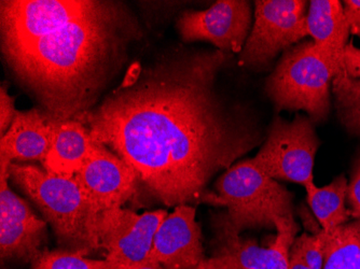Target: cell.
<instances>
[{"mask_svg": "<svg viewBox=\"0 0 360 269\" xmlns=\"http://www.w3.org/2000/svg\"><path fill=\"white\" fill-rule=\"evenodd\" d=\"M231 58L217 48H165L129 67L118 86L75 120L163 205L212 202V178L266 139L256 113L220 88Z\"/></svg>", "mask_w": 360, "mask_h": 269, "instance_id": "1", "label": "cell"}, {"mask_svg": "<svg viewBox=\"0 0 360 269\" xmlns=\"http://www.w3.org/2000/svg\"><path fill=\"white\" fill-rule=\"evenodd\" d=\"M136 14L117 0H82L74 16L39 37L0 40L11 76L56 120L100 104L143 38Z\"/></svg>", "mask_w": 360, "mask_h": 269, "instance_id": "2", "label": "cell"}, {"mask_svg": "<svg viewBox=\"0 0 360 269\" xmlns=\"http://www.w3.org/2000/svg\"><path fill=\"white\" fill-rule=\"evenodd\" d=\"M12 181L34 202L66 250L84 254L100 248L93 235L91 209L76 177H60L35 165L11 163Z\"/></svg>", "mask_w": 360, "mask_h": 269, "instance_id": "3", "label": "cell"}, {"mask_svg": "<svg viewBox=\"0 0 360 269\" xmlns=\"http://www.w3.org/2000/svg\"><path fill=\"white\" fill-rule=\"evenodd\" d=\"M214 204L228 209L230 221L240 232L272 228L282 218H293L292 195L276 180L244 159L226 169L216 181Z\"/></svg>", "mask_w": 360, "mask_h": 269, "instance_id": "4", "label": "cell"}, {"mask_svg": "<svg viewBox=\"0 0 360 269\" xmlns=\"http://www.w3.org/2000/svg\"><path fill=\"white\" fill-rule=\"evenodd\" d=\"M333 79V70L309 40L284 52L266 79V93L277 111L302 110L317 124L328 117Z\"/></svg>", "mask_w": 360, "mask_h": 269, "instance_id": "5", "label": "cell"}, {"mask_svg": "<svg viewBox=\"0 0 360 269\" xmlns=\"http://www.w3.org/2000/svg\"><path fill=\"white\" fill-rule=\"evenodd\" d=\"M319 147L315 124L309 117L297 115L290 122L276 117L252 163L273 179L305 187L314 182L313 167Z\"/></svg>", "mask_w": 360, "mask_h": 269, "instance_id": "6", "label": "cell"}, {"mask_svg": "<svg viewBox=\"0 0 360 269\" xmlns=\"http://www.w3.org/2000/svg\"><path fill=\"white\" fill-rule=\"evenodd\" d=\"M276 237L272 246L260 247L243 238L226 212L212 216L214 240L212 256L199 269H288L289 251L298 232L295 218H282L275 223Z\"/></svg>", "mask_w": 360, "mask_h": 269, "instance_id": "7", "label": "cell"}, {"mask_svg": "<svg viewBox=\"0 0 360 269\" xmlns=\"http://www.w3.org/2000/svg\"><path fill=\"white\" fill-rule=\"evenodd\" d=\"M307 7L303 0L255 1L254 25L240 53V66L266 68L281 52L309 36Z\"/></svg>", "mask_w": 360, "mask_h": 269, "instance_id": "8", "label": "cell"}, {"mask_svg": "<svg viewBox=\"0 0 360 269\" xmlns=\"http://www.w3.org/2000/svg\"><path fill=\"white\" fill-rule=\"evenodd\" d=\"M167 210L137 214L132 210L115 208L97 218L96 238L106 251V260L118 264H136L150 261L153 240Z\"/></svg>", "mask_w": 360, "mask_h": 269, "instance_id": "9", "label": "cell"}, {"mask_svg": "<svg viewBox=\"0 0 360 269\" xmlns=\"http://www.w3.org/2000/svg\"><path fill=\"white\" fill-rule=\"evenodd\" d=\"M252 5L245 0H219L203 11H185L176 27L187 44L208 41L219 51L240 54L252 30Z\"/></svg>", "mask_w": 360, "mask_h": 269, "instance_id": "10", "label": "cell"}, {"mask_svg": "<svg viewBox=\"0 0 360 269\" xmlns=\"http://www.w3.org/2000/svg\"><path fill=\"white\" fill-rule=\"evenodd\" d=\"M75 177L90 205L93 235L98 244L95 232L97 218L107 210L121 208L132 197L136 192L139 177L129 164L97 143L94 152Z\"/></svg>", "mask_w": 360, "mask_h": 269, "instance_id": "11", "label": "cell"}, {"mask_svg": "<svg viewBox=\"0 0 360 269\" xmlns=\"http://www.w3.org/2000/svg\"><path fill=\"white\" fill-rule=\"evenodd\" d=\"M0 252L3 258L34 261L41 252L46 224L10 189L11 162L0 159Z\"/></svg>", "mask_w": 360, "mask_h": 269, "instance_id": "12", "label": "cell"}, {"mask_svg": "<svg viewBox=\"0 0 360 269\" xmlns=\"http://www.w3.org/2000/svg\"><path fill=\"white\" fill-rule=\"evenodd\" d=\"M195 214L190 205L177 206L167 214L155 232L150 261L165 269H199L206 258Z\"/></svg>", "mask_w": 360, "mask_h": 269, "instance_id": "13", "label": "cell"}, {"mask_svg": "<svg viewBox=\"0 0 360 269\" xmlns=\"http://www.w3.org/2000/svg\"><path fill=\"white\" fill-rule=\"evenodd\" d=\"M56 131V119L41 108L18 111L7 133L0 139V157L13 163L39 161L44 163L51 150Z\"/></svg>", "mask_w": 360, "mask_h": 269, "instance_id": "14", "label": "cell"}, {"mask_svg": "<svg viewBox=\"0 0 360 269\" xmlns=\"http://www.w3.org/2000/svg\"><path fill=\"white\" fill-rule=\"evenodd\" d=\"M307 25L315 50L330 67L333 77L345 70V50L351 32L341 1H309Z\"/></svg>", "mask_w": 360, "mask_h": 269, "instance_id": "15", "label": "cell"}, {"mask_svg": "<svg viewBox=\"0 0 360 269\" xmlns=\"http://www.w3.org/2000/svg\"><path fill=\"white\" fill-rule=\"evenodd\" d=\"M90 129L78 120H56L53 143L44 159L48 173L75 177L94 152Z\"/></svg>", "mask_w": 360, "mask_h": 269, "instance_id": "16", "label": "cell"}, {"mask_svg": "<svg viewBox=\"0 0 360 269\" xmlns=\"http://www.w3.org/2000/svg\"><path fill=\"white\" fill-rule=\"evenodd\" d=\"M347 189L349 183L343 175L323 188H317L314 182L305 185L307 203L325 232H330L349 220L351 214L345 207Z\"/></svg>", "mask_w": 360, "mask_h": 269, "instance_id": "17", "label": "cell"}, {"mask_svg": "<svg viewBox=\"0 0 360 269\" xmlns=\"http://www.w3.org/2000/svg\"><path fill=\"white\" fill-rule=\"evenodd\" d=\"M317 232L323 244V269H360V220Z\"/></svg>", "mask_w": 360, "mask_h": 269, "instance_id": "18", "label": "cell"}, {"mask_svg": "<svg viewBox=\"0 0 360 269\" xmlns=\"http://www.w3.org/2000/svg\"><path fill=\"white\" fill-rule=\"evenodd\" d=\"M335 109L342 125L349 133L360 135V80L351 78L347 70L333 79Z\"/></svg>", "mask_w": 360, "mask_h": 269, "instance_id": "19", "label": "cell"}, {"mask_svg": "<svg viewBox=\"0 0 360 269\" xmlns=\"http://www.w3.org/2000/svg\"><path fill=\"white\" fill-rule=\"evenodd\" d=\"M32 269H115L109 261L90 260L80 251L58 250L40 254Z\"/></svg>", "mask_w": 360, "mask_h": 269, "instance_id": "20", "label": "cell"}, {"mask_svg": "<svg viewBox=\"0 0 360 269\" xmlns=\"http://www.w3.org/2000/svg\"><path fill=\"white\" fill-rule=\"evenodd\" d=\"M323 244L319 232L296 238L289 251L288 269H323Z\"/></svg>", "mask_w": 360, "mask_h": 269, "instance_id": "21", "label": "cell"}, {"mask_svg": "<svg viewBox=\"0 0 360 269\" xmlns=\"http://www.w3.org/2000/svg\"><path fill=\"white\" fill-rule=\"evenodd\" d=\"M347 202L352 218L360 220V152L354 163L351 181L347 189Z\"/></svg>", "mask_w": 360, "mask_h": 269, "instance_id": "22", "label": "cell"}, {"mask_svg": "<svg viewBox=\"0 0 360 269\" xmlns=\"http://www.w3.org/2000/svg\"><path fill=\"white\" fill-rule=\"evenodd\" d=\"M18 114V110L14 105V98L10 96L7 88L1 86L0 90V131L1 136L7 133Z\"/></svg>", "mask_w": 360, "mask_h": 269, "instance_id": "23", "label": "cell"}, {"mask_svg": "<svg viewBox=\"0 0 360 269\" xmlns=\"http://www.w3.org/2000/svg\"><path fill=\"white\" fill-rule=\"evenodd\" d=\"M345 70L351 78L360 80V48L349 42L345 50Z\"/></svg>", "mask_w": 360, "mask_h": 269, "instance_id": "24", "label": "cell"}, {"mask_svg": "<svg viewBox=\"0 0 360 269\" xmlns=\"http://www.w3.org/2000/svg\"><path fill=\"white\" fill-rule=\"evenodd\" d=\"M343 10L349 23V32L360 37V0H345L343 1Z\"/></svg>", "mask_w": 360, "mask_h": 269, "instance_id": "25", "label": "cell"}, {"mask_svg": "<svg viewBox=\"0 0 360 269\" xmlns=\"http://www.w3.org/2000/svg\"><path fill=\"white\" fill-rule=\"evenodd\" d=\"M113 264H115V269H165L161 264L153 261L136 263V264H118V263H113Z\"/></svg>", "mask_w": 360, "mask_h": 269, "instance_id": "26", "label": "cell"}]
</instances>
